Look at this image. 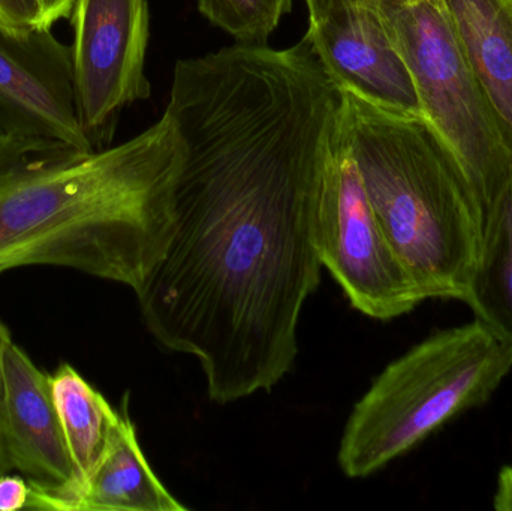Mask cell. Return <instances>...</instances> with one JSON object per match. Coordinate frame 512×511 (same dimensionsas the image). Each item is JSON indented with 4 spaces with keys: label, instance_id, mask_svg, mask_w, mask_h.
<instances>
[{
    "label": "cell",
    "instance_id": "cell-1",
    "mask_svg": "<svg viewBox=\"0 0 512 511\" xmlns=\"http://www.w3.org/2000/svg\"><path fill=\"white\" fill-rule=\"evenodd\" d=\"M339 107L306 38L285 50L239 42L174 66L173 237L135 294L156 341L201 363L213 402L273 389L297 359L324 267L316 192Z\"/></svg>",
    "mask_w": 512,
    "mask_h": 511
},
{
    "label": "cell",
    "instance_id": "cell-2",
    "mask_svg": "<svg viewBox=\"0 0 512 511\" xmlns=\"http://www.w3.org/2000/svg\"><path fill=\"white\" fill-rule=\"evenodd\" d=\"M180 164L168 113L102 150L0 132V273L66 267L137 293L173 237Z\"/></svg>",
    "mask_w": 512,
    "mask_h": 511
},
{
    "label": "cell",
    "instance_id": "cell-3",
    "mask_svg": "<svg viewBox=\"0 0 512 511\" xmlns=\"http://www.w3.org/2000/svg\"><path fill=\"white\" fill-rule=\"evenodd\" d=\"M339 93L340 126L388 243L424 300H462L483 237L468 174L424 117Z\"/></svg>",
    "mask_w": 512,
    "mask_h": 511
},
{
    "label": "cell",
    "instance_id": "cell-4",
    "mask_svg": "<svg viewBox=\"0 0 512 511\" xmlns=\"http://www.w3.org/2000/svg\"><path fill=\"white\" fill-rule=\"evenodd\" d=\"M512 369V348L480 321L439 330L391 362L355 404L340 470L372 476L459 414L492 398Z\"/></svg>",
    "mask_w": 512,
    "mask_h": 511
},
{
    "label": "cell",
    "instance_id": "cell-5",
    "mask_svg": "<svg viewBox=\"0 0 512 511\" xmlns=\"http://www.w3.org/2000/svg\"><path fill=\"white\" fill-rule=\"evenodd\" d=\"M384 18L414 78L424 119L459 159L484 213L510 171L512 144L469 65L444 2L411 0Z\"/></svg>",
    "mask_w": 512,
    "mask_h": 511
},
{
    "label": "cell",
    "instance_id": "cell-6",
    "mask_svg": "<svg viewBox=\"0 0 512 511\" xmlns=\"http://www.w3.org/2000/svg\"><path fill=\"white\" fill-rule=\"evenodd\" d=\"M315 239L322 266L361 314L394 320L424 302L379 225L340 119L319 176Z\"/></svg>",
    "mask_w": 512,
    "mask_h": 511
},
{
    "label": "cell",
    "instance_id": "cell-7",
    "mask_svg": "<svg viewBox=\"0 0 512 511\" xmlns=\"http://www.w3.org/2000/svg\"><path fill=\"white\" fill-rule=\"evenodd\" d=\"M69 20L78 120L92 149L102 150L123 108L150 96L149 0H75Z\"/></svg>",
    "mask_w": 512,
    "mask_h": 511
},
{
    "label": "cell",
    "instance_id": "cell-8",
    "mask_svg": "<svg viewBox=\"0 0 512 511\" xmlns=\"http://www.w3.org/2000/svg\"><path fill=\"white\" fill-rule=\"evenodd\" d=\"M0 132L93 150L78 120L72 47L50 27L0 24Z\"/></svg>",
    "mask_w": 512,
    "mask_h": 511
},
{
    "label": "cell",
    "instance_id": "cell-9",
    "mask_svg": "<svg viewBox=\"0 0 512 511\" xmlns=\"http://www.w3.org/2000/svg\"><path fill=\"white\" fill-rule=\"evenodd\" d=\"M304 38L337 90L391 113L423 117L414 78L381 12L355 3L330 6L309 18Z\"/></svg>",
    "mask_w": 512,
    "mask_h": 511
},
{
    "label": "cell",
    "instance_id": "cell-10",
    "mask_svg": "<svg viewBox=\"0 0 512 511\" xmlns=\"http://www.w3.org/2000/svg\"><path fill=\"white\" fill-rule=\"evenodd\" d=\"M0 441L12 468L36 491L75 485V470L51 392L50 375L14 342L5 350V398Z\"/></svg>",
    "mask_w": 512,
    "mask_h": 511
},
{
    "label": "cell",
    "instance_id": "cell-11",
    "mask_svg": "<svg viewBox=\"0 0 512 511\" xmlns=\"http://www.w3.org/2000/svg\"><path fill=\"white\" fill-rule=\"evenodd\" d=\"M27 509L54 511H186L156 477L138 443L128 401L119 410L104 458L89 479L60 495H30Z\"/></svg>",
    "mask_w": 512,
    "mask_h": 511
},
{
    "label": "cell",
    "instance_id": "cell-12",
    "mask_svg": "<svg viewBox=\"0 0 512 511\" xmlns=\"http://www.w3.org/2000/svg\"><path fill=\"white\" fill-rule=\"evenodd\" d=\"M512 144V0H442Z\"/></svg>",
    "mask_w": 512,
    "mask_h": 511
},
{
    "label": "cell",
    "instance_id": "cell-13",
    "mask_svg": "<svg viewBox=\"0 0 512 511\" xmlns=\"http://www.w3.org/2000/svg\"><path fill=\"white\" fill-rule=\"evenodd\" d=\"M462 302L512 348V164L483 218V237Z\"/></svg>",
    "mask_w": 512,
    "mask_h": 511
},
{
    "label": "cell",
    "instance_id": "cell-14",
    "mask_svg": "<svg viewBox=\"0 0 512 511\" xmlns=\"http://www.w3.org/2000/svg\"><path fill=\"white\" fill-rule=\"evenodd\" d=\"M54 404L62 423L75 470V485L66 491L44 492L30 488V495H60L86 482L107 452L119 410L71 365L62 363L50 375Z\"/></svg>",
    "mask_w": 512,
    "mask_h": 511
},
{
    "label": "cell",
    "instance_id": "cell-15",
    "mask_svg": "<svg viewBox=\"0 0 512 511\" xmlns=\"http://www.w3.org/2000/svg\"><path fill=\"white\" fill-rule=\"evenodd\" d=\"M198 11L242 44L265 45L292 0H197Z\"/></svg>",
    "mask_w": 512,
    "mask_h": 511
},
{
    "label": "cell",
    "instance_id": "cell-16",
    "mask_svg": "<svg viewBox=\"0 0 512 511\" xmlns=\"http://www.w3.org/2000/svg\"><path fill=\"white\" fill-rule=\"evenodd\" d=\"M0 24L14 30L48 27L41 0H0Z\"/></svg>",
    "mask_w": 512,
    "mask_h": 511
},
{
    "label": "cell",
    "instance_id": "cell-17",
    "mask_svg": "<svg viewBox=\"0 0 512 511\" xmlns=\"http://www.w3.org/2000/svg\"><path fill=\"white\" fill-rule=\"evenodd\" d=\"M30 485L21 474L6 473L0 477V511L27 509Z\"/></svg>",
    "mask_w": 512,
    "mask_h": 511
},
{
    "label": "cell",
    "instance_id": "cell-18",
    "mask_svg": "<svg viewBox=\"0 0 512 511\" xmlns=\"http://www.w3.org/2000/svg\"><path fill=\"white\" fill-rule=\"evenodd\" d=\"M309 8V18L318 17L322 12L327 11L330 6L339 5V3H355V5L369 6L376 9L382 15L390 14L396 9L402 8L411 0H304Z\"/></svg>",
    "mask_w": 512,
    "mask_h": 511
},
{
    "label": "cell",
    "instance_id": "cell-19",
    "mask_svg": "<svg viewBox=\"0 0 512 511\" xmlns=\"http://www.w3.org/2000/svg\"><path fill=\"white\" fill-rule=\"evenodd\" d=\"M493 507L498 511H512V465L502 468L499 473Z\"/></svg>",
    "mask_w": 512,
    "mask_h": 511
},
{
    "label": "cell",
    "instance_id": "cell-20",
    "mask_svg": "<svg viewBox=\"0 0 512 511\" xmlns=\"http://www.w3.org/2000/svg\"><path fill=\"white\" fill-rule=\"evenodd\" d=\"M41 3L48 27H51L56 21L71 18L75 0H41Z\"/></svg>",
    "mask_w": 512,
    "mask_h": 511
},
{
    "label": "cell",
    "instance_id": "cell-21",
    "mask_svg": "<svg viewBox=\"0 0 512 511\" xmlns=\"http://www.w3.org/2000/svg\"><path fill=\"white\" fill-rule=\"evenodd\" d=\"M11 341V333L0 321V411H2L3 398H5V350Z\"/></svg>",
    "mask_w": 512,
    "mask_h": 511
},
{
    "label": "cell",
    "instance_id": "cell-22",
    "mask_svg": "<svg viewBox=\"0 0 512 511\" xmlns=\"http://www.w3.org/2000/svg\"><path fill=\"white\" fill-rule=\"evenodd\" d=\"M11 471H14V468H12L11 461H9L8 455L3 449L2 441H0V477L5 476L6 473H11Z\"/></svg>",
    "mask_w": 512,
    "mask_h": 511
}]
</instances>
